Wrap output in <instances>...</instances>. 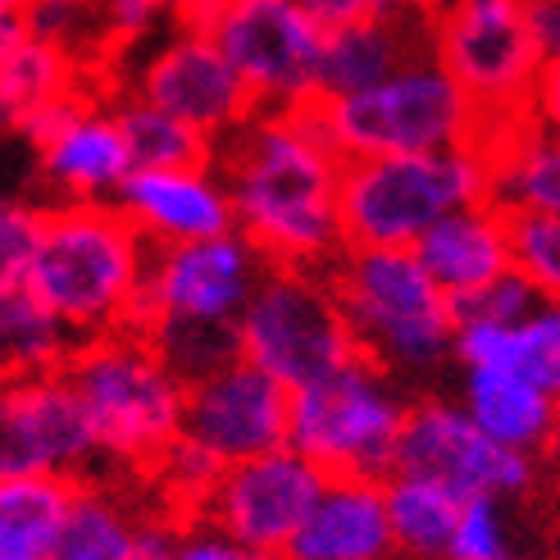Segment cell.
I'll list each match as a JSON object with an SVG mask.
<instances>
[{
  "mask_svg": "<svg viewBox=\"0 0 560 560\" xmlns=\"http://www.w3.org/2000/svg\"><path fill=\"white\" fill-rule=\"evenodd\" d=\"M229 191L233 233L269 265L328 269L342 250L338 183L342 155L332 151L315 109H256L210 151Z\"/></svg>",
  "mask_w": 560,
  "mask_h": 560,
  "instance_id": "cell-1",
  "label": "cell"
},
{
  "mask_svg": "<svg viewBox=\"0 0 560 560\" xmlns=\"http://www.w3.org/2000/svg\"><path fill=\"white\" fill-rule=\"evenodd\" d=\"M355 355H365L406 392L429 387L452 365V301L406 246H342L328 269Z\"/></svg>",
  "mask_w": 560,
  "mask_h": 560,
  "instance_id": "cell-2",
  "label": "cell"
},
{
  "mask_svg": "<svg viewBox=\"0 0 560 560\" xmlns=\"http://www.w3.org/2000/svg\"><path fill=\"white\" fill-rule=\"evenodd\" d=\"M147 250L115 206H46L23 288L82 347L128 328Z\"/></svg>",
  "mask_w": 560,
  "mask_h": 560,
  "instance_id": "cell-3",
  "label": "cell"
},
{
  "mask_svg": "<svg viewBox=\"0 0 560 560\" xmlns=\"http://www.w3.org/2000/svg\"><path fill=\"white\" fill-rule=\"evenodd\" d=\"M424 46L483 119V137L547 115L556 60L538 46L528 0H424Z\"/></svg>",
  "mask_w": 560,
  "mask_h": 560,
  "instance_id": "cell-4",
  "label": "cell"
},
{
  "mask_svg": "<svg viewBox=\"0 0 560 560\" xmlns=\"http://www.w3.org/2000/svg\"><path fill=\"white\" fill-rule=\"evenodd\" d=\"M60 374L69 378L82 415H88L109 474L119 469L128 479H142L183 429L187 383L164 365L147 338L128 328L73 347Z\"/></svg>",
  "mask_w": 560,
  "mask_h": 560,
  "instance_id": "cell-5",
  "label": "cell"
},
{
  "mask_svg": "<svg viewBox=\"0 0 560 560\" xmlns=\"http://www.w3.org/2000/svg\"><path fill=\"white\" fill-rule=\"evenodd\" d=\"M315 119L342 160L429 155L483 142V119L429 50L351 96L315 101Z\"/></svg>",
  "mask_w": 560,
  "mask_h": 560,
  "instance_id": "cell-6",
  "label": "cell"
},
{
  "mask_svg": "<svg viewBox=\"0 0 560 560\" xmlns=\"http://www.w3.org/2000/svg\"><path fill=\"white\" fill-rule=\"evenodd\" d=\"M488 201V147L342 160V246H415L442 214Z\"/></svg>",
  "mask_w": 560,
  "mask_h": 560,
  "instance_id": "cell-7",
  "label": "cell"
},
{
  "mask_svg": "<svg viewBox=\"0 0 560 560\" xmlns=\"http://www.w3.org/2000/svg\"><path fill=\"white\" fill-rule=\"evenodd\" d=\"M410 397L365 355L288 392V446L324 479H387Z\"/></svg>",
  "mask_w": 560,
  "mask_h": 560,
  "instance_id": "cell-8",
  "label": "cell"
},
{
  "mask_svg": "<svg viewBox=\"0 0 560 560\" xmlns=\"http://www.w3.org/2000/svg\"><path fill=\"white\" fill-rule=\"evenodd\" d=\"M237 360L278 387H305L355 360L351 328L324 269L269 265L237 315Z\"/></svg>",
  "mask_w": 560,
  "mask_h": 560,
  "instance_id": "cell-9",
  "label": "cell"
},
{
  "mask_svg": "<svg viewBox=\"0 0 560 560\" xmlns=\"http://www.w3.org/2000/svg\"><path fill=\"white\" fill-rule=\"evenodd\" d=\"M269 260L242 233H223L187 246L147 250L142 288H137L128 332L137 338H170V332H237Z\"/></svg>",
  "mask_w": 560,
  "mask_h": 560,
  "instance_id": "cell-10",
  "label": "cell"
},
{
  "mask_svg": "<svg viewBox=\"0 0 560 560\" xmlns=\"http://www.w3.org/2000/svg\"><path fill=\"white\" fill-rule=\"evenodd\" d=\"M256 109L315 105L324 27L296 0H210L191 19Z\"/></svg>",
  "mask_w": 560,
  "mask_h": 560,
  "instance_id": "cell-11",
  "label": "cell"
},
{
  "mask_svg": "<svg viewBox=\"0 0 560 560\" xmlns=\"http://www.w3.org/2000/svg\"><path fill=\"white\" fill-rule=\"evenodd\" d=\"M392 474L433 479L460 501L497 497L528 506L542 492V460L520 456L511 446H497L492 438H483L469 424V415L442 392H415L410 397Z\"/></svg>",
  "mask_w": 560,
  "mask_h": 560,
  "instance_id": "cell-12",
  "label": "cell"
},
{
  "mask_svg": "<svg viewBox=\"0 0 560 560\" xmlns=\"http://www.w3.org/2000/svg\"><path fill=\"white\" fill-rule=\"evenodd\" d=\"M105 88H119L164 109V115H174L191 132H201L210 147H219L233 128H242L256 115V105L242 92L233 69L223 65V55L191 23H174L137 60H128Z\"/></svg>",
  "mask_w": 560,
  "mask_h": 560,
  "instance_id": "cell-13",
  "label": "cell"
},
{
  "mask_svg": "<svg viewBox=\"0 0 560 560\" xmlns=\"http://www.w3.org/2000/svg\"><path fill=\"white\" fill-rule=\"evenodd\" d=\"M109 474L65 374L0 378V479L82 483Z\"/></svg>",
  "mask_w": 560,
  "mask_h": 560,
  "instance_id": "cell-14",
  "label": "cell"
},
{
  "mask_svg": "<svg viewBox=\"0 0 560 560\" xmlns=\"http://www.w3.org/2000/svg\"><path fill=\"white\" fill-rule=\"evenodd\" d=\"M27 147H33L37 183L46 187L42 206H109L132 174L105 88H82L69 96L33 128Z\"/></svg>",
  "mask_w": 560,
  "mask_h": 560,
  "instance_id": "cell-15",
  "label": "cell"
},
{
  "mask_svg": "<svg viewBox=\"0 0 560 560\" xmlns=\"http://www.w3.org/2000/svg\"><path fill=\"white\" fill-rule=\"evenodd\" d=\"M319 488L324 474L305 456H296L292 446H278V452L219 469L206 506L196 515L214 524L223 538L242 542L246 551L278 560L301 528V520L311 515Z\"/></svg>",
  "mask_w": 560,
  "mask_h": 560,
  "instance_id": "cell-16",
  "label": "cell"
},
{
  "mask_svg": "<svg viewBox=\"0 0 560 560\" xmlns=\"http://www.w3.org/2000/svg\"><path fill=\"white\" fill-rule=\"evenodd\" d=\"M178 438H187L219 469L278 452L288 446V387L250 370L246 360H233V365L187 383Z\"/></svg>",
  "mask_w": 560,
  "mask_h": 560,
  "instance_id": "cell-17",
  "label": "cell"
},
{
  "mask_svg": "<svg viewBox=\"0 0 560 560\" xmlns=\"http://www.w3.org/2000/svg\"><path fill=\"white\" fill-rule=\"evenodd\" d=\"M115 206L128 229L155 246H187L233 233L229 191L214 164H183V170H132L115 191Z\"/></svg>",
  "mask_w": 560,
  "mask_h": 560,
  "instance_id": "cell-18",
  "label": "cell"
},
{
  "mask_svg": "<svg viewBox=\"0 0 560 560\" xmlns=\"http://www.w3.org/2000/svg\"><path fill=\"white\" fill-rule=\"evenodd\" d=\"M155 511L160 506L137 479L115 483V474L82 479L69 488L46 560H142V534Z\"/></svg>",
  "mask_w": 560,
  "mask_h": 560,
  "instance_id": "cell-19",
  "label": "cell"
},
{
  "mask_svg": "<svg viewBox=\"0 0 560 560\" xmlns=\"http://www.w3.org/2000/svg\"><path fill=\"white\" fill-rule=\"evenodd\" d=\"M410 250L446 301L452 305L469 301L474 292H483L497 278L511 273L506 210H497L492 201L460 206L452 214H442Z\"/></svg>",
  "mask_w": 560,
  "mask_h": 560,
  "instance_id": "cell-20",
  "label": "cell"
},
{
  "mask_svg": "<svg viewBox=\"0 0 560 560\" xmlns=\"http://www.w3.org/2000/svg\"><path fill=\"white\" fill-rule=\"evenodd\" d=\"M278 560H397L383 511V479H324Z\"/></svg>",
  "mask_w": 560,
  "mask_h": 560,
  "instance_id": "cell-21",
  "label": "cell"
},
{
  "mask_svg": "<svg viewBox=\"0 0 560 560\" xmlns=\"http://www.w3.org/2000/svg\"><path fill=\"white\" fill-rule=\"evenodd\" d=\"M419 50H429L419 5H406L387 19L332 27V33H324V46H319L315 101H338V96L370 88V82L387 78L392 69H401Z\"/></svg>",
  "mask_w": 560,
  "mask_h": 560,
  "instance_id": "cell-22",
  "label": "cell"
},
{
  "mask_svg": "<svg viewBox=\"0 0 560 560\" xmlns=\"http://www.w3.org/2000/svg\"><path fill=\"white\" fill-rule=\"evenodd\" d=\"M560 392H547L538 383H524L511 374H488V370H460V397L456 406L469 415V424L497 446H511L520 456L547 460L556 446L560 424Z\"/></svg>",
  "mask_w": 560,
  "mask_h": 560,
  "instance_id": "cell-23",
  "label": "cell"
},
{
  "mask_svg": "<svg viewBox=\"0 0 560 560\" xmlns=\"http://www.w3.org/2000/svg\"><path fill=\"white\" fill-rule=\"evenodd\" d=\"M452 365L511 374L524 383H538L547 392H560V311H556V301H547L542 311L511 319V324L460 319L456 342H452Z\"/></svg>",
  "mask_w": 560,
  "mask_h": 560,
  "instance_id": "cell-24",
  "label": "cell"
},
{
  "mask_svg": "<svg viewBox=\"0 0 560 560\" xmlns=\"http://www.w3.org/2000/svg\"><path fill=\"white\" fill-rule=\"evenodd\" d=\"M488 147V201L506 214L560 210V151L547 115L506 124L483 137Z\"/></svg>",
  "mask_w": 560,
  "mask_h": 560,
  "instance_id": "cell-25",
  "label": "cell"
},
{
  "mask_svg": "<svg viewBox=\"0 0 560 560\" xmlns=\"http://www.w3.org/2000/svg\"><path fill=\"white\" fill-rule=\"evenodd\" d=\"M82 88H101V82L60 46L23 37L0 69V132H14L27 142L33 128Z\"/></svg>",
  "mask_w": 560,
  "mask_h": 560,
  "instance_id": "cell-26",
  "label": "cell"
},
{
  "mask_svg": "<svg viewBox=\"0 0 560 560\" xmlns=\"http://www.w3.org/2000/svg\"><path fill=\"white\" fill-rule=\"evenodd\" d=\"M383 511L397 560H442L456 528L460 497L433 479H419V474H387Z\"/></svg>",
  "mask_w": 560,
  "mask_h": 560,
  "instance_id": "cell-27",
  "label": "cell"
},
{
  "mask_svg": "<svg viewBox=\"0 0 560 560\" xmlns=\"http://www.w3.org/2000/svg\"><path fill=\"white\" fill-rule=\"evenodd\" d=\"M442 560H542L524 501L465 497Z\"/></svg>",
  "mask_w": 560,
  "mask_h": 560,
  "instance_id": "cell-28",
  "label": "cell"
},
{
  "mask_svg": "<svg viewBox=\"0 0 560 560\" xmlns=\"http://www.w3.org/2000/svg\"><path fill=\"white\" fill-rule=\"evenodd\" d=\"M69 355V332L27 296V288L0 292V378L60 374Z\"/></svg>",
  "mask_w": 560,
  "mask_h": 560,
  "instance_id": "cell-29",
  "label": "cell"
},
{
  "mask_svg": "<svg viewBox=\"0 0 560 560\" xmlns=\"http://www.w3.org/2000/svg\"><path fill=\"white\" fill-rule=\"evenodd\" d=\"M109 105H115V119L128 147V164L132 170H183V164H210V142L201 132H191L187 124H178L164 109L137 101L119 88H105Z\"/></svg>",
  "mask_w": 560,
  "mask_h": 560,
  "instance_id": "cell-30",
  "label": "cell"
},
{
  "mask_svg": "<svg viewBox=\"0 0 560 560\" xmlns=\"http://www.w3.org/2000/svg\"><path fill=\"white\" fill-rule=\"evenodd\" d=\"M65 479H0V560H46L60 528Z\"/></svg>",
  "mask_w": 560,
  "mask_h": 560,
  "instance_id": "cell-31",
  "label": "cell"
},
{
  "mask_svg": "<svg viewBox=\"0 0 560 560\" xmlns=\"http://www.w3.org/2000/svg\"><path fill=\"white\" fill-rule=\"evenodd\" d=\"M164 0H96V42H101V88L115 82V73L137 60L155 37L170 27Z\"/></svg>",
  "mask_w": 560,
  "mask_h": 560,
  "instance_id": "cell-32",
  "label": "cell"
},
{
  "mask_svg": "<svg viewBox=\"0 0 560 560\" xmlns=\"http://www.w3.org/2000/svg\"><path fill=\"white\" fill-rule=\"evenodd\" d=\"M142 560H269V556L246 551L242 542L223 538L201 515L155 511L142 534Z\"/></svg>",
  "mask_w": 560,
  "mask_h": 560,
  "instance_id": "cell-33",
  "label": "cell"
},
{
  "mask_svg": "<svg viewBox=\"0 0 560 560\" xmlns=\"http://www.w3.org/2000/svg\"><path fill=\"white\" fill-rule=\"evenodd\" d=\"M27 37L60 46L65 55L101 82V42H96V0H27Z\"/></svg>",
  "mask_w": 560,
  "mask_h": 560,
  "instance_id": "cell-34",
  "label": "cell"
},
{
  "mask_svg": "<svg viewBox=\"0 0 560 560\" xmlns=\"http://www.w3.org/2000/svg\"><path fill=\"white\" fill-rule=\"evenodd\" d=\"M511 273L528 278L542 296L560 288V219L556 214H506Z\"/></svg>",
  "mask_w": 560,
  "mask_h": 560,
  "instance_id": "cell-35",
  "label": "cell"
},
{
  "mask_svg": "<svg viewBox=\"0 0 560 560\" xmlns=\"http://www.w3.org/2000/svg\"><path fill=\"white\" fill-rule=\"evenodd\" d=\"M42 214H46V206L23 201V196L10 206H0V292L23 288L37 237H42Z\"/></svg>",
  "mask_w": 560,
  "mask_h": 560,
  "instance_id": "cell-36",
  "label": "cell"
},
{
  "mask_svg": "<svg viewBox=\"0 0 560 560\" xmlns=\"http://www.w3.org/2000/svg\"><path fill=\"white\" fill-rule=\"evenodd\" d=\"M547 301H556V296H542L534 283H528V278H520V273H506V278H497L492 288L474 292L469 301H456V305H452V315H456V324H460V319L511 324V319H524V315L542 311Z\"/></svg>",
  "mask_w": 560,
  "mask_h": 560,
  "instance_id": "cell-37",
  "label": "cell"
},
{
  "mask_svg": "<svg viewBox=\"0 0 560 560\" xmlns=\"http://www.w3.org/2000/svg\"><path fill=\"white\" fill-rule=\"evenodd\" d=\"M296 5L311 14L324 33H332V27H351V23H370V19H387L406 10L410 0H296Z\"/></svg>",
  "mask_w": 560,
  "mask_h": 560,
  "instance_id": "cell-38",
  "label": "cell"
},
{
  "mask_svg": "<svg viewBox=\"0 0 560 560\" xmlns=\"http://www.w3.org/2000/svg\"><path fill=\"white\" fill-rule=\"evenodd\" d=\"M528 23H534L538 46L551 55H560V0H528Z\"/></svg>",
  "mask_w": 560,
  "mask_h": 560,
  "instance_id": "cell-39",
  "label": "cell"
},
{
  "mask_svg": "<svg viewBox=\"0 0 560 560\" xmlns=\"http://www.w3.org/2000/svg\"><path fill=\"white\" fill-rule=\"evenodd\" d=\"M27 0H0V69L14 55V46L27 37V19H23Z\"/></svg>",
  "mask_w": 560,
  "mask_h": 560,
  "instance_id": "cell-40",
  "label": "cell"
},
{
  "mask_svg": "<svg viewBox=\"0 0 560 560\" xmlns=\"http://www.w3.org/2000/svg\"><path fill=\"white\" fill-rule=\"evenodd\" d=\"M206 5H210V0H164V10H170L174 23H191Z\"/></svg>",
  "mask_w": 560,
  "mask_h": 560,
  "instance_id": "cell-41",
  "label": "cell"
},
{
  "mask_svg": "<svg viewBox=\"0 0 560 560\" xmlns=\"http://www.w3.org/2000/svg\"><path fill=\"white\" fill-rule=\"evenodd\" d=\"M410 5H424V0H410Z\"/></svg>",
  "mask_w": 560,
  "mask_h": 560,
  "instance_id": "cell-42",
  "label": "cell"
}]
</instances>
